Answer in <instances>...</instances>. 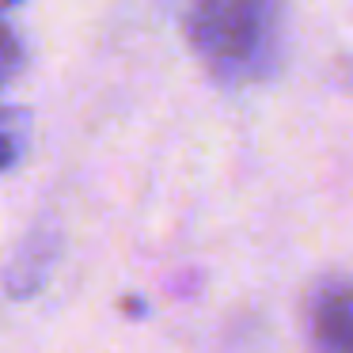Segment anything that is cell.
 Listing matches in <instances>:
<instances>
[{"label":"cell","mask_w":353,"mask_h":353,"mask_svg":"<svg viewBox=\"0 0 353 353\" xmlns=\"http://www.w3.org/2000/svg\"><path fill=\"white\" fill-rule=\"evenodd\" d=\"M19 72H23V42L0 23V88H8Z\"/></svg>","instance_id":"5"},{"label":"cell","mask_w":353,"mask_h":353,"mask_svg":"<svg viewBox=\"0 0 353 353\" xmlns=\"http://www.w3.org/2000/svg\"><path fill=\"white\" fill-rule=\"evenodd\" d=\"M23 0H0V12H12V8H19Z\"/></svg>","instance_id":"6"},{"label":"cell","mask_w":353,"mask_h":353,"mask_svg":"<svg viewBox=\"0 0 353 353\" xmlns=\"http://www.w3.org/2000/svg\"><path fill=\"white\" fill-rule=\"evenodd\" d=\"M23 137H27V114L12 107H0V171H8L19 160Z\"/></svg>","instance_id":"4"},{"label":"cell","mask_w":353,"mask_h":353,"mask_svg":"<svg viewBox=\"0 0 353 353\" xmlns=\"http://www.w3.org/2000/svg\"><path fill=\"white\" fill-rule=\"evenodd\" d=\"M312 345L315 353H353V281L330 277L312 296Z\"/></svg>","instance_id":"2"},{"label":"cell","mask_w":353,"mask_h":353,"mask_svg":"<svg viewBox=\"0 0 353 353\" xmlns=\"http://www.w3.org/2000/svg\"><path fill=\"white\" fill-rule=\"evenodd\" d=\"M179 27L198 65L221 88L262 84L281 65V0H179Z\"/></svg>","instance_id":"1"},{"label":"cell","mask_w":353,"mask_h":353,"mask_svg":"<svg viewBox=\"0 0 353 353\" xmlns=\"http://www.w3.org/2000/svg\"><path fill=\"white\" fill-rule=\"evenodd\" d=\"M57 254H61L57 228H46V224L31 228L19 239L16 251H12L8 266H4V292L8 296H31V292H39L46 285L50 270H54Z\"/></svg>","instance_id":"3"}]
</instances>
